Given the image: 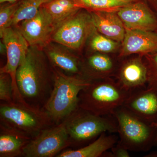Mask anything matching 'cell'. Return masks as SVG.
I'll use <instances>...</instances> for the list:
<instances>
[{
  "label": "cell",
  "instance_id": "6da1fadb",
  "mask_svg": "<svg viewBox=\"0 0 157 157\" xmlns=\"http://www.w3.org/2000/svg\"><path fill=\"white\" fill-rule=\"evenodd\" d=\"M41 49L30 46L17 69L16 82L21 94L32 106L42 108L53 85V68Z\"/></svg>",
  "mask_w": 157,
  "mask_h": 157
},
{
  "label": "cell",
  "instance_id": "7a4b0ae2",
  "mask_svg": "<svg viewBox=\"0 0 157 157\" xmlns=\"http://www.w3.org/2000/svg\"><path fill=\"white\" fill-rule=\"evenodd\" d=\"M52 68L53 88L42 108L55 124H58L78 108L79 93L90 82L79 75H69L59 68Z\"/></svg>",
  "mask_w": 157,
  "mask_h": 157
},
{
  "label": "cell",
  "instance_id": "3957f363",
  "mask_svg": "<svg viewBox=\"0 0 157 157\" xmlns=\"http://www.w3.org/2000/svg\"><path fill=\"white\" fill-rule=\"evenodd\" d=\"M131 93L109 78L90 82L78 95V107L98 116L113 115Z\"/></svg>",
  "mask_w": 157,
  "mask_h": 157
},
{
  "label": "cell",
  "instance_id": "277c9868",
  "mask_svg": "<svg viewBox=\"0 0 157 157\" xmlns=\"http://www.w3.org/2000/svg\"><path fill=\"white\" fill-rule=\"evenodd\" d=\"M0 124L24 133L32 138L54 125L45 110L27 102L12 101L0 104Z\"/></svg>",
  "mask_w": 157,
  "mask_h": 157
},
{
  "label": "cell",
  "instance_id": "5b68a950",
  "mask_svg": "<svg viewBox=\"0 0 157 157\" xmlns=\"http://www.w3.org/2000/svg\"><path fill=\"white\" fill-rule=\"evenodd\" d=\"M63 121L72 145L86 143L105 132H117L113 115L98 116L79 107Z\"/></svg>",
  "mask_w": 157,
  "mask_h": 157
},
{
  "label": "cell",
  "instance_id": "8992f818",
  "mask_svg": "<svg viewBox=\"0 0 157 157\" xmlns=\"http://www.w3.org/2000/svg\"><path fill=\"white\" fill-rule=\"evenodd\" d=\"M117 123L118 142L131 151L148 150L153 141L155 142L154 130L157 129L132 114L123 106L113 114Z\"/></svg>",
  "mask_w": 157,
  "mask_h": 157
},
{
  "label": "cell",
  "instance_id": "52a82bcc",
  "mask_svg": "<svg viewBox=\"0 0 157 157\" xmlns=\"http://www.w3.org/2000/svg\"><path fill=\"white\" fill-rule=\"evenodd\" d=\"M96 29L90 11L82 9L56 28L52 40L67 48L78 50Z\"/></svg>",
  "mask_w": 157,
  "mask_h": 157
},
{
  "label": "cell",
  "instance_id": "ba28073f",
  "mask_svg": "<svg viewBox=\"0 0 157 157\" xmlns=\"http://www.w3.org/2000/svg\"><path fill=\"white\" fill-rule=\"evenodd\" d=\"M6 48L7 62L0 73L9 74L12 79L13 101L25 102L21 94L16 82L17 69L25 59L30 46L18 25L7 28L0 34Z\"/></svg>",
  "mask_w": 157,
  "mask_h": 157
},
{
  "label": "cell",
  "instance_id": "9c48e42d",
  "mask_svg": "<svg viewBox=\"0 0 157 157\" xmlns=\"http://www.w3.org/2000/svg\"><path fill=\"white\" fill-rule=\"evenodd\" d=\"M72 145L64 121L43 130L32 138L24 150L25 157H56Z\"/></svg>",
  "mask_w": 157,
  "mask_h": 157
},
{
  "label": "cell",
  "instance_id": "30bf717a",
  "mask_svg": "<svg viewBox=\"0 0 157 157\" xmlns=\"http://www.w3.org/2000/svg\"><path fill=\"white\" fill-rule=\"evenodd\" d=\"M18 26L30 46L44 48L50 42L56 26L50 14L42 6L36 15Z\"/></svg>",
  "mask_w": 157,
  "mask_h": 157
},
{
  "label": "cell",
  "instance_id": "8fae6325",
  "mask_svg": "<svg viewBox=\"0 0 157 157\" xmlns=\"http://www.w3.org/2000/svg\"><path fill=\"white\" fill-rule=\"evenodd\" d=\"M125 28L137 30H157L155 13L144 0H137L121 7L117 11Z\"/></svg>",
  "mask_w": 157,
  "mask_h": 157
},
{
  "label": "cell",
  "instance_id": "7c38bea8",
  "mask_svg": "<svg viewBox=\"0 0 157 157\" xmlns=\"http://www.w3.org/2000/svg\"><path fill=\"white\" fill-rule=\"evenodd\" d=\"M123 106L147 123H157V89L147 86L132 92Z\"/></svg>",
  "mask_w": 157,
  "mask_h": 157
},
{
  "label": "cell",
  "instance_id": "4fadbf2b",
  "mask_svg": "<svg viewBox=\"0 0 157 157\" xmlns=\"http://www.w3.org/2000/svg\"><path fill=\"white\" fill-rule=\"evenodd\" d=\"M142 56L128 59L123 62L119 68L118 82L130 93L146 87L147 69Z\"/></svg>",
  "mask_w": 157,
  "mask_h": 157
},
{
  "label": "cell",
  "instance_id": "5bb4252c",
  "mask_svg": "<svg viewBox=\"0 0 157 157\" xmlns=\"http://www.w3.org/2000/svg\"><path fill=\"white\" fill-rule=\"evenodd\" d=\"M119 57L132 54L143 56L157 50V33L125 29V34Z\"/></svg>",
  "mask_w": 157,
  "mask_h": 157
},
{
  "label": "cell",
  "instance_id": "9a60e30c",
  "mask_svg": "<svg viewBox=\"0 0 157 157\" xmlns=\"http://www.w3.org/2000/svg\"><path fill=\"white\" fill-rule=\"evenodd\" d=\"M117 11H89L98 32L116 42H122L125 34V28Z\"/></svg>",
  "mask_w": 157,
  "mask_h": 157
},
{
  "label": "cell",
  "instance_id": "2e32d148",
  "mask_svg": "<svg viewBox=\"0 0 157 157\" xmlns=\"http://www.w3.org/2000/svg\"><path fill=\"white\" fill-rule=\"evenodd\" d=\"M49 43L45 47V53L52 67L71 75L81 76V62L79 58L66 50L59 43Z\"/></svg>",
  "mask_w": 157,
  "mask_h": 157
},
{
  "label": "cell",
  "instance_id": "e0dca14e",
  "mask_svg": "<svg viewBox=\"0 0 157 157\" xmlns=\"http://www.w3.org/2000/svg\"><path fill=\"white\" fill-rule=\"evenodd\" d=\"M32 137L0 124V157L23 156L24 150Z\"/></svg>",
  "mask_w": 157,
  "mask_h": 157
},
{
  "label": "cell",
  "instance_id": "ac0fdd59",
  "mask_svg": "<svg viewBox=\"0 0 157 157\" xmlns=\"http://www.w3.org/2000/svg\"><path fill=\"white\" fill-rule=\"evenodd\" d=\"M114 68V62L107 55L94 54L89 57L85 63L81 62V76L90 82L107 78Z\"/></svg>",
  "mask_w": 157,
  "mask_h": 157
},
{
  "label": "cell",
  "instance_id": "d6986e66",
  "mask_svg": "<svg viewBox=\"0 0 157 157\" xmlns=\"http://www.w3.org/2000/svg\"><path fill=\"white\" fill-rule=\"evenodd\" d=\"M103 133L89 145L77 149L63 151L57 157H100L115 146L118 141L117 136Z\"/></svg>",
  "mask_w": 157,
  "mask_h": 157
},
{
  "label": "cell",
  "instance_id": "ffe728a7",
  "mask_svg": "<svg viewBox=\"0 0 157 157\" xmlns=\"http://www.w3.org/2000/svg\"><path fill=\"white\" fill-rule=\"evenodd\" d=\"M42 6L50 14L56 29L65 21L82 9L76 0H51Z\"/></svg>",
  "mask_w": 157,
  "mask_h": 157
},
{
  "label": "cell",
  "instance_id": "44dd1931",
  "mask_svg": "<svg viewBox=\"0 0 157 157\" xmlns=\"http://www.w3.org/2000/svg\"><path fill=\"white\" fill-rule=\"evenodd\" d=\"M50 1L51 0H20L10 26L18 25L21 21L35 17L42 6Z\"/></svg>",
  "mask_w": 157,
  "mask_h": 157
},
{
  "label": "cell",
  "instance_id": "7402d4cb",
  "mask_svg": "<svg viewBox=\"0 0 157 157\" xmlns=\"http://www.w3.org/2000/svg\"><path fill=\"white\" fill-rule=\"evenodd\" d=\"M81 9L89 11H117L132 2L126 0H76Z\"/></svg>",
  "mask_w": 157,
  "mask_h": 157
},
{
  "label": "cell",
  "instance_id": "603a6c76",
  "mask_svg": "<svg viewBox=\"0 0 157 157\" xmlns=\"http://www.w3.org/2000/svg\"><path fill=\"white\" fill-rule=\"evenodd\" d=\"M90 45L95 51L107 53L114 51L118 44V42L100 33L96 29L90 36Z\"/></svg>",
  "mask_w": 157,
  "mask_h": 157
},
{
  "label": "cell",
  "instance_id": "cb8c5ba5",
  "mask_svg": "<svg viewBox=\"0 0 157 157\" xmlns=\"http://www.w3.org/2000/svg\"><path fill=\"white\" fill-rule=\"evenodd\" d=\"M147 69V87L157 89V50L144 56Z\"/></svg>",
  "mask_w": 157,
  "mask_h": 157
},
{
  "label": "cell",
  "instance_id": "d4e9b609",
  "mask_svg": "<svg viewBox=\"0 0 157 157\" xmlns=\"http://www.w3.org/2000/svg\"><path fill=\"white\" fill-rule=\"evenodd\" d=\"M19 5V1L14 2H7L0 9V34L7 28L10 27V24Z\"/></svg>",
  "mask_w": 157,
  "mask_h": 157
},
{
  "label": "cell",
  "instance_id": "484cf974",
  "mask_svg": "<svg viewBox=\"0 0 157 157\" xmlns=\"http://www.w3.org/2000/svg\"><path fill=\"white\" fill-rule=\"evenodd\" d=\"M0 100L7 103L13 101L12 79L7 73H0Z\"/></svg>",
  "mask_w": 157,
  "mask_h": 157
},
{
  "label": "cell",
  "instance_id": "4316f807",
  "mask_svg": "<svg viewBox=\"0 0 157 157\" xmlns=\"http://www.w3.org/2000/svg\"><path fill=\"white\" fill-rule=\"evenodd\" d=\"M111 151H106L104 154L103 157H129L130 156L128 150L122 145L118 141L111 149Z\"/></svg>",
  "mask_w": 157,
  "mask_h": 157
},
{
  "label": "cell",
  "instance_id": "83f0119b",
  "mask_svg": "<svg viewBox=\"0 0 157 157\" xmlns=\"http://www.w3.org/2000/svg\"><path fill=\"white\" fill-rule=\"evenodd\" d=\"M157 15V0H144Z\"/></svg>",
  "mask_w": 157,
  "mask_h": 157
},
{
  "label": "cell",
  "instance_id": "f1b7e54d",
  "mask_svg": "<svg viewBox=\"0 0 157 157\" xmlns=\"http://www.w3.org/2000/svg\"><path fill=\"white\" fill-rule=\"evenodd\" d=\"M0 51L2 54L4 55L6 54V45L4 42H1L0 43Z\"/></svg>",
  "mask_w": 157,
  "mask_h": 157
},
{
  "label": "cell",
  "instance_id": "f546056e",
  "mask_svg": "<svg viewBox=\"0 0 157 157\" xmlns=\"http://www.w3.org/2000/svg\"><path fill=\"white\" fill-rule=\"evenodd\" d=\"M18 0H0V2L1 4L5 3H12L14 2H17Z\"/></svg>",
  "mask_w": 157,
  "mask_h": 157
},
{
  "label": "cell",
  "instance_id": "4dcf8cb0",
  "mask_svg": "<svg viewBox=\"0 0 157 157\" xmlns=\"http://www.w3.org/2000/svg\"><path fill=\"white\" fill-rule=\"evenodd\" d=\"M152 125L153 126L155 127V128H157V134L156 136L155 142H157V123H156L152 124Z\"/></svg>",
  "mask_w": 157,
  "mask_h": 157
},
{
  "label": "cell",
  "instance_id": "1f68e13d",
  "mask_svg": "<svg viewBox=\"0 0 157 157\" xmlns=\"http://www.w3.org/2000/svg\"><path fill=\"white\" fill-rule=\"evenodd\" d=\"M126 1H129V2H135V1H137V0H126Z\"/></svg>",
  "mask_w": 157,
  "mask_h": 157
},
{
  "label": "cell",
  "instance_id": "d6a6232c",
  "mask_svg": "<svg viewBox=\"0 0 157 157\" xmlns=\"http://www.w3.org/2000/svg\"><path fill=\"white\" fill-rule=\"evenodd\" d=\"M156 32H157V30L156 31Z\"/></svg>",
  "mask_w": 157,
  "mask_h": 157
}]
</instances>
